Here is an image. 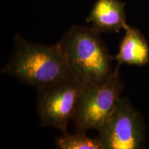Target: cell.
Instances as JSON below:
<instances>
[{"mask_svg": "<svg viewBox=\"0 0 149 149\" xmlns=\"http://www.w3.org/2000/svg\"><path fill=\"white\" fill-rule=\"evenodd\" d=\"M1 72L38 90L74 78L57 43L36 44L18 34L14 37L12 55Z\"/></svg>", "mask_w": 149, "mask_h": 149, "instance_id": "1", "label": "cell"}, {"mask_svg": "<svg viewBox=\"0 0 149 149\" xmlns=\"http://www.w3.org/2000/svg\"><path fill=\"white\" fill-rule=\"evenodd\" d=\"M74 78L84 84H102L115 71L113 57L92 27L73 24L57 42Z\"/></svg>", "mask_w": 149, "mask_h": 149, "instance_id": "2", "label": "cell"}, {"mask_svg": "<svg viewBox=\"0 0 149 149\" xmlns=\"http://www.w3.org/2000/svg\"><path fill=\"white\" fill-rule=\"evenodd\" d=\"M124 89L117 67L104 83L84 84L72 119L75 132L97 130L111 115Z\"/></svg>", "mask_w": 149, "mask_h": 149, "instance_id": "3", "label": "cell"}, {"mask_svg": "<svg viewBox=\"0 0 149 149\" xmlns=\"http://www.w3.org/2000/svg\"><path fill=\"white\" fill-rule=\"evenodd\" d=\"M97 132L104 149H139L146 141L144 119L128 99L122 97Z\"/></svg>", "mask_w": 149, "mask_h": 149, "instance_id": "4", "label": "cell"}, {"mask_svg": "<svg viewBox=\"0 0 149 149\" xmlns=\"http://www.w3.org/2000/svg\"><path fill=\"white\" fill-rule=\"evenodd\" d=\"M83 86L84 84L73 78L38 90L37 110L41 126L66 133Z\"/></svg>", "mask_w": 149, "mask_h": 149, "instance_id": "5", "label": "cell"}, {"mask_svg": "<svg viewBox=\"0 0 149 149\" xmlns=\"http://www.w3.org/2000/svg\"><path fill=\"white\" fill-rule=\"evenodd\" d=\"M87 22L92 24L93 29L100 33H119L128 26L125 3L120 0H97Z\"/></svg>", "mask_w": 149, "mask_h": 149, "instance_id": "6", "label": "cell"}, {"mask_svg": "<svg viewBox=\"0 0 149 149\" xmlns=\"http://www.w3.org/2000/svg\"><path fill=\"white\" fill-rule=\"evenodd\" d=\"M118 53L113 57L117 68L122 64L143 66L149 63V45L138 29L127 26Z\"/></svg>", "mask_w": 149, "mask_h": 149, "instance_id": "7", "label": "cell"}, {"mask_svg": "<svg viewBox=\"0 0 149 149\" xmlns=\"http://www.w3.org/2000/svg\"><path fill=\"white\" fill-rule=\"evenodd\" d=\"M55 146L59 149H104L98 137L91 138L84 133L77 132L62 133L55 139Z\"/></svg>", "mask_w": 149, "mask_h": 149, "instance_id": "8", "label": "cell"}]
</instances>
